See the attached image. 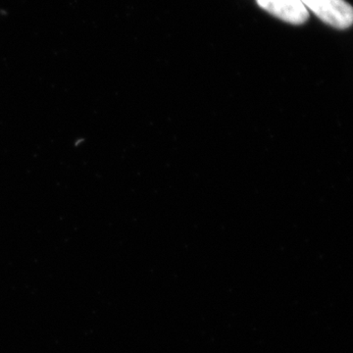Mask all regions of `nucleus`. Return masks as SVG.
Wrapping results in <instances>:
<instances>
[{"instance_id": "obj_1", "label": "nucleus", "mask_w": 353, "mask_h": 353, "mask_svg": "<svg viewBox=\"0 0 353 353\" xmlns=\"http://www.w3.org/2000/svg\"><path fill=\"white\" fill-rule=\"evenodd\" d=\"M304 6L336 29L345 30L353 22L352 7L345 0H301Z\"/></svg>"}, {"instance_id": "obj_2", "label": "nucleus", "mask_w": 353, "mask_h": 353, "mask_svg": "<svg viewBox=\"0 0 353 353\" xmlns=\"http://www.w3.org/2000/svg\"><path fill=\"white\" fill-rule=\"evenodd\" d=\"M257 3L267 12L290 24H303L309 18L308 9L301 0H257Z\"/></svg>"}]
</instances>
